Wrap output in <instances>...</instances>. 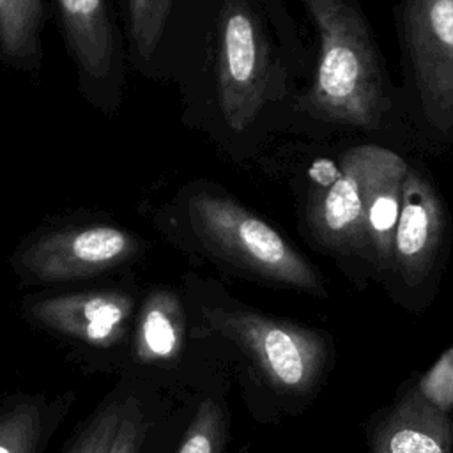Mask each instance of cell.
I'll return each instance as SVG.
<instances>
[{"instance_id":"30bf717a","label":"cell","mask_w":453,"mask_h":453,"mask_svg":"<svg viewBox=\"0 0 453 453\" xmlns=\"http://www.w3.org/2000/svg\"><path fill=\"white\" fill-rule=\"evenodd\" d=\"M83 94L99 108H115L122 87V44L106 0H57Z\"/></svg>"},{"instance_id":"ac0fdd59","label":"cell","mask_w":453,"mask_h":453,"mask_svg":"<svg viewBox=\"0 0 453 453\" xmlns=\"http://www.w3.org/2000/svg\"><path fill=\"white\" fill-rule=\"evenodd\" d=\"M175 453H228V416L219 396H202Z\"/></svg>"},{"instance_id":"6da1fadb","label":"cell","mask_w":453,"mask_h":453,"mask_svg":"<svg viewBox=\"0 0 453 453\" xmlns=\"http://www.w3.org/2000/svg\"><path fill=\"white\" fill-rule=\"evenodd\" d=\"M313 65L285 0H196L173 69L182 119L234 165L257 163L290 134Z\"/></svg>"},{"instance_id":"4fadbf2b","label":"cell","mask_w":453,"mask_h":453,"mask_svg":"<svg viewBox=\"0 0 453 453\" xmlns=\"http://www.w3.org/2000/svg\"><path fill=\"white\" fill-rule=\"evenodd\" d=\"M370 453H453V419L403 391L373 425Z\"/></svg>"},{"instance_id":"5bb4252c","label":"cell","mask_w":453,"mask_h":453,"mask_svg":"<svg viewBox=\"0 0 453 453\" xmlns=\"http://www.w3.org/2000/svg\"><path fill=\"white\" fill-rule=\"evenodd\" d=\"M74 398V391L11 395L0 403V453H44Z\"/></svg>"},{"instance_id":"277c9868","label":"cell","mask_w":453,"mask_h":453,"mask_svg":"<svg viewBox=\"0 0 453 453\" xmlns=\"http://www.w3.org/2000/svg\"><path fill=\"white\" fill-rule=\"evenodd\" d=\"M157 223L179 250L225 274L327 297L319 267L267 218L219 182H188L161 209Z\"/></svg>"},{"instance_id":"7c38bea8","label":"cell","mask_w":453,"mask_h":453,"mask_svg":"<svg viewBox=\"0 0 453 453\" xmlns=\"http://www.w3.org/2000/svg\"><path fill=\"white\" fill-rule=\"evenodd\" d=\"M189 331L184 294L156 285L143 296L133 322L127 356L138 370H165L179 363Z\"/></svg>"},{"instance_id":"9c48e42d","label":"cell","mask_w":453,"mask_h":453,"mask_svg":"<svg viewBox=\"0 0 453 453\" xmlns=\"http://www.w3.org/2000/svg\"><path fill=\"white\" fill-rule=\"evenodd\" d=\"M21 313L51 336L94 352H111L129 345L136 301L124 288H92L30 296Z\"/></svg>"},{"instance_id":"52a82bcc","label":"cell","mask_w":453,"mask_h":453,"mask_svg":"<svg viewBox=\"0 0 453 453\" xmlns=\"http://www.w3.org/2000/svg\"><path fill=\"white\" fill-rule=\"evenodd\" d=\"M451 237L448 202L430 172L419 161L409 159L389 273L382 283L398 306L419 313L434 301L448 262Z\"/></svg>"},{"instance_id":"9a60e30c","label":"cell","mask_w":453,"mask_h":453,"mask_svg":"<svg viewBox=\"0 0 453 453\" xmlns=\"http://www.w3.org/2000/svg\"><path fill=\"white\" fill-rule=\"evenodd\" d=\"M156 380L136 375V384L108 453H163L172 425V403L157 391Z\"/></svg>"},{"instance_id":"e0dca14e","label":"cell","mask_w":453,"mask_h":453,"mask_svg":"<svg viewBox=\"0 0 453 453\" xmlns=\"http://www.w3.org/2000/svg\"><path fill=\"white\" fill-rule=\"evenodd\" d=\"M136 384V375L122 377L90 416L80 423L60 453H108Z\"/></svg>"},{"instance_id":"2e32d148","label":"cell","mask_w":453,"mask_h":453,"mask_svg":"<svg viewBox=\"0 0 453 453\" xmlns=\"http://www.w3.org/2000/svg\"><path fill=\"white\" fill-rule=\"evenodd\" d=\"M46 14L44 0H0V55L18 67H35Z\"/></svg>"},{"instance_id":"7a4b0ae2","label":"cell","mask_w":453,"mask_h":453,"mask_svg":"<svg viewBox=\"0 0 453 453\" xmlns=\"http://www.w3.org/2000/svg\"><path fill=\"white\" fill-rule=\"evenodd\" d=\"M290 196L299 235L357 288L384 283L409 157L361 136L296 138L258 161Z\"/></svg>"},{"instance_id":"8992f818","label":"cell","mask_w":453,"mask_h":453,"mask_svg":"<svg viewBox=\"0 0 453 453\" xmlns=\"http://www.w3.org/2000/svg\"><path fill=\"white\" fill-rule=\"evenodd\" d=\"M393 18L400 101L416 149L453 152V0H396Z\"/></svg>"},{"instance_id":"8fae6325","label":"cell","mask_w":453,"mask_h":453,"mask_svg":"<svg viewBox=\"0 0 453 453\" xmlns=\"http://www.w3.org/2000/svg\"><path fill=\"white\" fill-rule=\"evenodd\" d=\"M133 64L150 78L172 80L196 0H124Z\"/></svg>"},{"instance_id":"d6986e66","label":"cell","mask_w":453,"mask_h":453,"mask_svg":"<svg viewBox=\"0 0 453 453\" xmlns=\"http://www.w3.org/2000/svg\"><path fill=\"white\" fill-rule=\"evenodd\" d=\"M405 393L425 403L426 407L451 416L453 412V345L441 354V357L418 377V380L405 388Z\"/></svg>"},{"instance_id":"ba28073f","label":"cell","mask_w":453,"mask_h":453,"mask_svg":"<svg viewBox=\"0 0 453 453\" xmlns=\"http://www.w3.org/2000/svg\"><path fill=\"white\" fill-rule=\"evenodd\" d=\"M143 241L111 225L69 226L34 237L12 257L11 265L28 285H55L99 276L138 258Z\"/></svg>"},{"instance_id":"3957f363","label":"cell","mask_w":453,"mask_h":453,"mask_svg":"<svg viewBox=\"0 0 453 453\" xmlns=\"http://www.w3.org/2000/svg\"><path fill=\"white\" fill-rule=\"evenodd\" d=\"M313 28V74L299 97L290 134L361 136L418 150L398 83L359 0H299Z\"/></svg>"},{"instance_id":"5b68a950","label":"cell","mask_w":453,"mask_h":453,"mask_svg":"<svg viewBox=\"0 0 453 453\" xmlns=\"http://www.w3.org/2000/svg\"><path fill=\"white\" fill-rule=\"evenodd\" d=\"M182 294L193 331L230 342L274 393L310 396L326 379L333 349L322 331L255 310L212 278L186 274Z\"/></svg>"}]
</instances>
